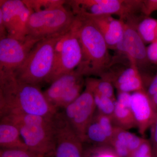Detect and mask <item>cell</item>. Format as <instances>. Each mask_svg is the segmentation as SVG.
Returning a JSON list of instances; mask_svg holds the SVG:
<instances>
[{
	"label": "cell",
	"instance_id": "obj_1",
	"mask_svg": "<svg viewBox=\"0 0 157 157\" xmlns=\"http://www.w3.org/2000/svg\"><path fill=\"white\" fill-rule=\"evenodd\" d=\"M58 112L40 87L17 81L13 73L0 72V116L26 114L52 118Z\"/></svg>",
	"mask_w": 157,
	"mask_h": 157
},
{
	"label": "cell",
	"instance_id": "obj_2",
	"mask_svg": "<svg viewBox=\"0 0 157 157\" xmlns=\"http://www.w3.org/2000/svg\"><path fill=\"white\" fill-rule=\"evenodd\" d=\"M76 25L82 53L81 63L76 70L84 76L101 77L113 63L107 43L97 26L89 18L76 17Z\"/></svg>",
	"mask_w": 157,
	"mask_h": 157
},
{
	"label": "cell",
	"instance_id": "obj_3",
	"mask_svg": "<svg viewBox=\"0 0 157 157\" xmlns=\"http://www.w3.org/2000/svg\"><path fill=\"white\" fill-rule=\"evenodd\" d=\"M19 129L27 147L31 151L46 157H54L55 140L52 118L26 114L3 117Z\"/></svg>",
	"mask_w": 157,
	"mask_h": 157
},
{
	"label": "cell",
	"instance_id": "obj_4",
	"mask_svg": "<svg viewBox=\"0 0 157 157\" xmlns=\"http://www.w3.org/2000/svg\"><path fill=\"white\" fill-rule=\"evenodd\" d=\"M65 33L42 39L37 42L25 61L13 73L17 81L39 87L42 83H46L53 67L56 45Z\"/></svg>",
	"mask_w": 157,
	"mask_h": 157
},
{
	"label": "cell",
	"instance_id": "obj_5",
	"mask_svg": "<svg viewBox=\"0 0 157 157\" xmlns=\"http://www.w3.org/2000/svg\"><path fill=\"white\" fill-rule=\"evenodd\" d=\"M66 4L76 17L116 15L126 21L142 14V0H70Z\"/></svg>",
	"mask_w": 157,
	"mask_h": 157
},
{
	"label": "cell",
	"instance_id": "obj_6",
	"mask_svg": "<svg viewBox=\"0 0 157 157\" xmlns=\"http://www.w3.org/2000/svg\"><path fill=\"white\" fill-rule=\"evenodd\" d=\"M76 17L65 6L49 11L33 12L27 24V36L41 40L65 33L73 26Z\"/></svg>",
	"mask_w": 157,
	"mask_h": 157
},
{
	"label": "cell",
	"instance_id": "obj_7",
	"mask_svg": "<svg viewBox=\"0 0 157 157\" xmlns=\"http://www.w3.org/2000/svg\"><path fill=\"white\" fill-rule=\"evenodd\" d=\"M82 57L76 18L71 29L62 35L56 43L53 68L46 83L50 84L61 76L76 70Z\"/></svg>",
	"mask_w": 157,
	"mask_h": 157
},
{
	"label": "cell",
	"instance_id": "obj_8",
	"mask_svg": "<svg viewBox=\"0 0 157 157\" xmlns=\"http://www.w3.org/2000/svg\"><path fill=\"white\" fill-rule=\"evenodd\" d=\"M84 76L76 70L59 77L43 92L48 103L57 111L64 109L80 95L85 84Z\"/></svg>",
	"mask_w": 157,
	"mask_h": 157
},
{
	"label": "cell",
	"instance_id": "obj_9",
	"mask_svg": "<svg viewBox=\"0 0 157 157\" xmlns=\"http://www.w3.org/2000/svg\"><path fill=\"white\" fill-rule=\"evenodd\" d=\"M96 109L92 93L86 88L76 100L62 111L70 126L83 144L84 143L86 128Z\"/></svg>",
	"mask_w": 157,
	"mask_h": 157
},
{
	"label": "cell",
	"instance_id": "obj_10",
	"mask_svg": "<svg viewBox=\"0 0 157 157\" xmlns=\"http://www.w3.org/2000/svg\"><path fill=\"white\" fill-rule=\"evenodd\" d=\"M39 41L28 36L24 40L9 36L0 39V72L14 73Z\"/></svg>",
	"mask_w": 157,
	"mask_h": 157
},
{
	"label": "cell",
	"instance_id": "obj_11",
	"mask_svg": "<svg viewBox=\"0 0 157 157\" xmlns=\"http://www.w3.org/2000/svg\"><path fill=\"white\" fill-rule=\"evenodd\" d=\"M33 11L23 0H1L0 15L2 17L8 36L19 40L27 36V24Z\"/></svg>",
	"mask_w": 157,
	"mask_h": 157
},
{
	"label": "cell",
	"instance_id": "obj_12",
	"mask_svg": "<svg viewBox=\"0 0 157 157\" xmlns=\"http://www.w3.org/2000/svg\"><path fill=\"white\" fill-rule=\"evenodd\" d=\"M140 18L137 17L124 21L123 39L117 50L124 55L129 63L137 65L140 71L150 64L147 55L145 43L140 38L136 28Z\"/></svg>",
	"mask_w": 157,
	"mask_h": 157
},
{
	"label": "cell",
	"instance_id": "obj_13",
	"mask_svg": "<svg viewBox=\"0 0 157 157\" xmlns=\"http://www.w3.org/2000/svg\"><path fill=\"white\" fill-rule=\"evenodd\" d=\"M130 107L138 132L144 136L154 123L157 116L146 90L135 92L131 94Z\"/></svg>",
	"mask_w": 157,
	"mask_h": 157
},
{
	"label": "cell",
	"instance_id": "obj_14",
	"mask_svg": "<svg viewBox=\"0 0 157 157\" xmlns=\"http://www.w3.org/2000/svg\"><path fill=\"white\" fill-rule=\"evenodd\" d=\"M119 73L108 71L100 78L109 79L112 82L118 92L130 93L145 90L143 78L140 70L134 63Z\"/></svg>",
	"mask_w": 157,
	"mask_h": 157
},
{
	"label": "cell",
	"instance_id": "obj_15",
	"mask_svg": "<svg viewBox=\"0 0 157 157\" xmlns=\"http://www.w3.org/2000/svg\"><path fill=\"white\" fill-rule=\"evenodd\" d=\"M85 18L91 20L97 26L109 49L117 50L123 39L124 21L109 15L90 16Z\"/></svg>",
	"mask_w": 157,
	"mask_h": 157
},
{
	"label": "cell",
	"instance_id": "obj_16",
	"mask_svg": "<svg viewBox=\"0 0 157 157\" xmlns=\"http://www.w3.org/2000/svg\"><path fill=\"white\" fill-rule=\"evenodd\" d=\"M131 97L130 93L118 92L112 117L114 126L126 130L137 128L130 107Z\"/></svg>",
	"mask_w": 157,
	"mask_h": 157
},
{
	"label": "cell",
	"instance_id": "obj_17",
	"mask_svg": "<svg viewBox=\"0 0 157 157\" xmlns=\"http://www.w3.org/2000/svg\"><path fill=\"white\" fill-rule=\"evenodd\" d=\"M0 147L2 149H28L23 140L18 128L5 117L1 118Z\"/></svg>",
	"mask_w": 157,
	"mask_h": 157
},
{
	"label": "cell",
	"instance_id": "obj_18",
	"mask_svg": "<svg viewBox=\"0 0 157 157\" xmlns=\"http://www.w3.org/2000/svg\"><path fill=\"white\" fill-rule=\"evenodd\" d=\"M86 143L93 146H110V141L105 135L94 114L86 128L84 143Z\"/></svg>",
	"mask_w": 157,
	"mask_h": 157
},
{
	"label": "cell",
	"instance_id": "obj_19",
	"mask_svg": "<svg viewBox=\"0 0 157 157\" xmlns=\"http://www.w3.org/2000/svg\"><path fill=\"white\" fill-rule=\"evenodd\" d=\"M136 28L145 44H151L157 39V19L145 16L141 17Z\"/></svg>",
	"mask_w": 157,
	"mask_h": 157
},
{
	"label": "cell",
	"instance_id": "obj_20",
	"mask_svg": "<svg viewBox=\"0 0 157 157\" xmlns=\"http://www.w3.org/2000/svg\"><path fill=\"white\" fill-rule=\"evenodd\" d=\"M85 86L92 93H98L116 101L114 86L109 79L104 78H87L85 80Z\"/></svg>",
	"mask_w": 157,
	"mask_h": 157
},
{
	"label": "cell",
	"instance_id": "obj_21",
	"mask_svg": "<svg viewBox=\"0 0 157 157\" xmlns=\"http://www.w3.org/2000/svg\"><path fill=\"white\" fill-rule=\"evenodd\" d=\"M113 138L116 139L125 145L129 149L131 154L137 149L146 139L138 137L128 132V130L115 126Z\"/></svg>",
	"mask_w": 157,
	"mask_h": 157
},
{
	"label": "cell",
	"instance_id": "obj_22",
	"mask_svg": "<svg viewBox=\"0 0 157 157\" xmlns=\"http://www.w3.org/2000/svg\"><path fill=\"white\" fill-rule=\"evenodd\" d=\"M27 7L33 12L49 11L65 6L64 0H23Z\"/></svg>",
	"mask_w": 157,
	"mask_h": 157
},
{
	"label": "cell",
	"instance_id": "obj_23",
	"mask_svg": "<svg viewBox=\"0 0 157 157\" xmlns=\"http://www.w3.org/2000/svg\"><path fill=\"white\" fill-rule=\"evenodd\" d=\"M97 110L112 118L115 107L116 101L101 94L92 93Z\"/></svg>",
	"mask_w": 157,
	"mask_h": 157
},
{
	"label": "cell",
	"instance_id": "obj_24",
	"mask_svg": "<svg viewBox=\"0 0 157 157\" xmlns=\"http://www.w3.org/2000/svg\"><path fill=\"white\" fill-rule=\"evenodd\" d=\"M84 157H120L111 146H90L84 148Z\"/></svg>",
	"mask_w": 157,
	"mask_h": 157
},
{
	"label": "cell",
	"instance_id": "obj_25",
	"mask_svg": "<svg viewBox=\"0 0 157 157\" xmlns=\"http://www.w3.org/2000/svg\"><path fill=\"white\" fill-rule=\"evenodd\" d=\"M95 116L105 135L111 143L114 134V125H113L112 118L104 114H102L96 109L94 113Z\"/></svg>",
	"mask_w": 157,
	"mask_h": 157
},
{
	"label": "cell",
	"instance_id": "obj_26",
	"mask_svg": "<svg viewBox=\"0 0 157 157\" xmlns=\"http://www.w3.org/2000/svg\"><path fill=\"white\" fill-rule=\"evenodd\" d=\"M0 157H46L25 149H0Z\"/></svg>",
	"mask_w": 157,
	"mask_h": 157
},
{
	"label": "cell",
	"instance_id": "obj_27",
	"mask_svg": "<svg viewBox=\"0 0 157 157\" xmlns=\"http://www.w3.org/2000/svg\"><path fill=\"white\" fill-rule=\"evenodd\" d=\"M129 157H153L150 140L145 139L140 147L131 154Z\"/></svg>",
	"mask_w": 157,
	"mask_h": 157
},
{
	"label": "cell",
	"instance_id": "obj_28",
	"mask_svg": "<svg viewBox=\"0 0 157 157\" xmlns=\"http://www.w3.org/2000/svg\"><path fill=\"white\" fill-rule=\"evenodd\" d=\"M157 11V0H142L141 12L145 17Z\"/></svg>",
	"mask_w": 157,
	"mask_h": 157
},
{
	"label": "cell",
	"instance_id": "obj_29",
	"mask_svg": "<svg viewBox=\"0 0 157 157\" xmlns=\"http://www.w3.org/2000/svg\"><path fill=\"white\" fill-rule=\"evenodd\" d=\"M150 129L151 137L149 140L152 150L153 155V157H157V116Z\"/></svg>",
	"mask_w": 157,
	"mask_h": 157
},
{
	"label": "cell",
	"instance_id": "obj_30",
	"mask_svg": "<svg viewBox=\"0 0 157 157\" xmlns=\"http://www.w3.org/2000/svg\"><path fill=\"white\" fill-rule=\"evenodd\" d=\"M147 55L150 63L157 65V46L152 43L147 47Z\"/></svg>",
	"mask_w": 157,
	"mask_h": 157
},
{
	"label": "cell",
	"instance_id": "obj_31",
	"mask_svg": "<svg viewBox=\"0 0 157 157\" xmlns=\"http://www.w3.org/2000/svg\"><path fill=\"white\" fill-rule=\"evenodd\" d=\"M149 97L157 93V72L154 77L151 79L149 85L148 89L146 90Z\"/></svg>",
	"mask_w": 157,
	"mask_h": 157
},
{
	"label": "cell",
	"instance_id": "obj_32",
	"mask_svg": "<svg viewBox=\"0 0 157 157\" xmlns=\"http://www.w3.org/2000/svg\"><path fill=\"white\" fill-rule=\"evenodd\" d=\"M149 98L154 109L157 113V93L149 97Z\"/></svg>",
	"mask_w": 157,
	"mask_h": 157
},
{
	"label": "cell",
	"instance_id": "obj_33",
	"mask_svg": "<svg viewBox=\"0 0 157 157\" xmlns=\"http://www.w3.org/2000/svg\"><path fill=\"white\" fill-rule=\"evenodd\" d=\"M153 43H154L155 45H156V46H157V39H156V40H155V41L154 42H153Z\"/></svg>",
	"mask_w": 157,
	"mask_h": 157
}]
</instances>
